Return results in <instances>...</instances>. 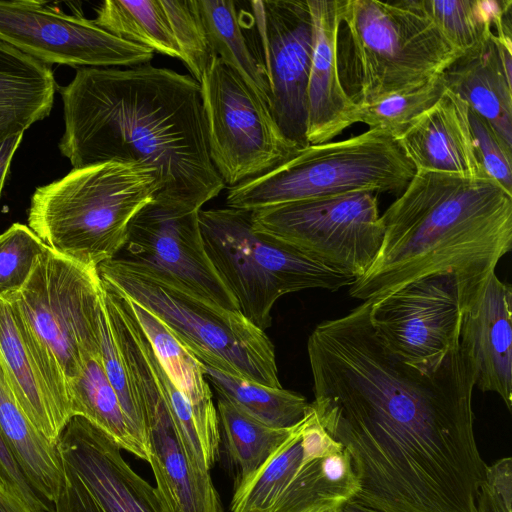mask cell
<instances>
[{"instance_id":"cell-24","label":"cell","mask_w":512,"mask_h":512,"mask_svg":"<svg viewBox=\"0 0 512 512\" xmlns=\"http://www.w3.org/2000/svg\"><path fill=\"white\" fill-rule=\"evenodd\" d=\"M442 76L446 88L512 147L511 66L501 58L495 34L482 47L463 53Z\"/></svg>"},{"instance_id":"cell-32","label":"cell","mask_w":512,"mask_h":512,"mask_svg":"<svg viewBox=\"0 0 512 512\" xmlns=\"http://www.w3.org/2000/svg\"><path fill=\"white\" fill-rule=\"evenodd\" d=\"M446 90L440 75L421 87L396 93L376 102L356 106L354 123H364L369 129L390 133L396 139L427 109L432 107Z\"/></svg>"},{"instance_id":"cell-17","label":"cell","mask_w":512,"mask_h":512,"mask_svg":"<svg viewBox=\"0 0 512 512\" xmlns=\"http://www.w3.org/2000/svg\"><path fill=\"white\" fill-rule=\"evenodd\" d=\"M155 490L165 512H223L209 471L188 456L171 416L169 398L160 386L139 394Z\"/></svg>"},{"instance_id":"cell-13","label":"cell","mask_w":512,"mask_h":512,"mask_svg":"<svg viewBox=\"0 0 512 512\" xmlns=\"http://www.w3.org/2000/svg\"><path fill=\"white\" fill-rule=\"evenodd\" d=\"M369 321L394 357L424 373L435 371L459 345V286L452 273H434L370 301Z\"/></svg>"},{"instance_id":"cell-30","label":"cell","mask_w":512,"mask_h":512,"mask_svg":"<svg viewBox=\"0 0 512 512\" xmlns=\"http://www.w3.org/2000/svg\"><path fill=\"white\" fill-rule=\"evenodd\" d=\"M220 436L238 468L236 485L250 479L273 456L294 429L271 427L217 397Z\"/></svg>"},{"instance_id":"cell-37","label":"cell","mask_w":512,"mask_h":512,"mask_svg":"<svg viewBox=\"0 0 512 512\" xmlns=\"http://www.w3.org/2000/svg\"><path fill=\"white\" fill-rule=\"evenodd\" d=\"M0 485L32 508L50 512L51 507L36 493L8 448L0 431Z\"/></svg>"},{"instance_id":"cell-15","label":"cell","mask_w":512,"mask_h":512,"mask_svg":"<svg viewBox=\"0 0 512 512\" xmlns=\"http://www.w3.org/2000/svg\"><path fill=\"white\" fill-rule=\"evenodd\" d=\"M199 211L154 197L130 222L125 245L114 258L157 271L203 300L239 311L206 254Z\"/></svg>"},{"instance_id":"cell-19","label":"cell","mask_w":512,"mask_h":512,"mask_svg":"<svg viewBox=\"0 0 512 512\" xmlns=\"http://www.w3.org/2000/svg\"><path fill=\"white\" fill-rule=\"evenodd\" d=\"M397 140L416 171L488 178L477 158L469 107L447 88Z\"/></svg>"},{"instance_id":"cell-12","label":"cell","mask_w":512,"mask_h":512,"mask_svg":"<svg viewBox=\"0 0 512 512\" xmlns=\"http://www.w3.org/2000/svg\"><path fill=\"white\" fill-rule=\"evenodd\" d=\"M56 449L62 482L50 512H165L155 488L130 467L121 447L87 419L72 417Z\"/></svg>"},{"instance_id":"cell-28","label":"cell","mask_w":512,"mask_h":512,"mask_svg":"<svg viewBox=\"0 0 512 512\" xmlns=\"http://www.w3.org/2000/svg\"><path fill=\"white\" fill-rule=\"evenodd\" d=\"M71 415L87 419L123 450L149 461V448L133 432L104 372L101 357L87 360L70 389Z\"/></svg>"},{"instance_id":"cell-31","label":"cell","mask_w":512,"mask_h":512,"mask_svg":"<svg viewBox=\"0 0 512 512\" xmlns=\"http://www.w3.org/2000/svg\"><path fill=\"white\" fill-rule=\"evenodd\" d=\"M449 43L462 54L485 45L511 0H415Z\"/></svg>"},{"instance_id":"cell-34","label":"cell","mask_w":512,"mask_h":512,"mask_svg":"<svg viewBox=\"0 0 512 512\" xmlns=\"http://www.w3.org/2000/svg\"><path fill=\"white\" fill-rule=\"evenodd\" d=\"M100 357L106 377L118 397L133 432L148 446L143 413L133 390L120 350L116 344L105 300L101 313Z\"/></svg>"},{"instance_id":"cell-1","label":"cell","mask_w":512,"mask_h":512,"mask_svg":"<svg viewBox=\"0 0 512 512\" xmlns=\"http://www.w3.org/2000/svg\"><path fill=\"white\" fill-rule=\"evenodd\" d=\"M370 301L319 323L307 351L319 423L348 451L380 512H476L487 464L474 431V371L458 345L424 373L394 357L369 321Z\"/></svg>"},{"instance_id":"cell-25","label":"cell","mask_w":512,"mask_h":512,"mask_svg":"<svg viewBox=\"0 0 512 512\" xmlns=\"http://www.w3.org/2000/svg\"><path fill=\"white\" fill-rule=\"evenodd\" d=\"M58 88L51 65L0 39V144L47 117Z\"/></svg>"},{"instance_id":"cell-23","label":"cell","mask_w":512,"mask_h":512,"mask_svg":"<svg viewBox=\"0 0 512 512\" xmlns=\"http://www.w3.org/2000/svg\"><path fill=\"white\" fill-rule=\"evenodd\" d=\"M196 3L212 54L270 108V83L250 3L247 9L234 0Z\"/></svg>"},{"instance_id":"cell-2","label":"cell","mask_w":512,"mask_h":512,"mask_svg":"<svg viewBox=\"0 0 512 512\" xmlns=\"http://www.w3.org/2000/svg\"><path fill=\"white\" fill-rule=\"evenodd\" d=\"M59 91L58 146L73 169L140 163L159 176L154 197L197 210L226 187L209 156L200 84L191 75L150 63L86 67Z\"/></svg>"},{"instance_id":"cell-6","label":"cell","mask_w":512,"mask_h":512,"mask_svg":"<svg viewBox=\"0 0 512 512\" xmlns=\"http://www.w3.org/2000/svg\"><path fill=\"white\" fill-rule=\"evenodd\" d=\"M56 402L71 415L70 389L88 359L100 356L104 290L98 267L48 248L29 278L5 297Z\"/></svg>"},{"instance_id":"cell-22","label":"cell","mask_w":512,"mask_h":512,"mask_svg":"<svg viewBox=\"0 0 512 512\" xmlns=\"http://www.w3.org/2000/svg\"><path fill=\"white\" fill-rule=\"evenodd\" d=\"M0 366L25 415L53 445L69 422L26 341L17 312L0 297Z\"/></svg>"},{"instance_id":"cell-7","label":"cell","mask_w":512,"mask_h":512,"mask_svg":"<svg viewBox=\"0 0 512 512\" xmlns=\"http://www.w3.org/2000/svg\"><path fill=\"white\" fill-rule=\"evenodd\" d=\"M104 284L152 313L202 364L280 388L274 345L240 311L203 300L163 274L119 258L98 266Z\"/></svg>"},{"instance_id":"cell-3","label":"cell","mask_w":512,"mask_h":512,"mask_svg":"<svg viewBox=\"0 0 512 512\" xmlns=\"http://www.w3.org/2000/svg\"><path fill=\"white\" fill-rule=\"evenodd\" d=\"M381 221V248L350 295L375 301L418 277L452 273L462 313L512 245V193L491 178L416 171Z\"/></svg>"},{"instance_id":"cell-36","label":"cell","mask_w":512,"mask_h":512,"mask_svg":"<svg viewBox=\"0 0 512 512\" xmlns=\"http://www.w3.org/2000/svg\"><path fill=\"white\" fill-rule=\"evenodd\" d=\"M476 512H512V459L487 465L476 498Z\"/></svg>"},{"instance_id":"cell-11","label":"cell","mask_w":512,"mask_h":512,"mask_svg":"<svg viewBox=\"0 0 512 512\" xmlns=\"http://www.w3.org/2000/svg\"><path fill=\"white\" fill-rule=\"evenodd\" d=\"M254 230L355 278L376 258L384 227L377 193L358 191L251 211Z\"/></svg>"},{"instance_id":"cell-20","label":"cell","mask_w":512,"mask_h":512,"mask_svg":"<svg viewBox=\"0 0 512 512\" xmlns=\"http://www.w3.org/2000/svg\"><path fill=\"white\" fill-rule=\"evenodd\" d=\"M314 28V45L307 87L309 145L330 142L354 124L356 106L338 77L336 41L341 0H307Z\"/></svg>"},{"instance_id":"cell-27","label":"cell","mask_w":512,"mask_h":512,"mask_svg":"<svg viewBox=\"0 0 512 512\" xmlns=\"http://www.w3.org/2000/svg\"><path fill=\"white\" fill-rule=\"evenodd\" d=\"M95 11L93 21L105 31L181 61L169 0H106Z\"/></svg>"},{"instance_id":"cell-33","label":"cell","mask_w":512,"mask_h":512,"mask_svg":"<svg viewBox=\"0 0 512 512\" xmlns=\"http://www.w3.org/2000/svg\"><path fill=\"white\" fill-rule=\"evenodd\" d=\"M49 247L27 226L12 224L0 234V297L21 289L39 255Z\"/></svg>"},{"instance_id":"cell-38","label":"cell","mask_w":512,"mask_h":512,"mask_svg":"<svg viewBox=\"0 0 512 512\" xmlns=\"http://www.w3.org/2000/svg\"><path fill=\"white\" fill-rule=\"evenodd\" d=\"M23 136L24 134H19L0 144V197L13 155L20 145Z\"/></svg>"},{"instance_id":"cell-21","label":"cell","mask_w":512,"mask_h":512,"mask_svg":"<svg viewBox=\"0 0 512 512\" xmlns=\"http://www.w3.org/2000/svg\"><path fill=\"white\" fill-rule=\"evenodd\" d=\"M125 297L160 365L192 409L206 463L211 470L219 456L221 436L216 406L203 365L158 318Z\"/></svg>"},{"instance_id":"cell-9","label":"cell","mask_w":512,"mask_h":512,"mask_svg":"<svg viewBox=\"0 0 512 512\" xmlns=\"http://www.w3.org/2000/svg\"><path fill=\"white\" fill-rule=\"evenodd\" d=\"M415 174L393 135L369 129L341 141L299 148L269 172L228 188L226 204L254 211L358 191L400 195Z\"/></svg>"},{"instance_id":"cell-26","label":"cell","mask_w":512,"mask_h":512,"mask_svg":"<svg viewBox=\"0 0 512 512\" xmlns=\"http://www.w3.org/2000/svg\"><path fill=\"white\" fill-rule=\"evenodd\" d=\"M0 431L30 485L45 502L53 504L62 482L56 446L51 444L27 418L1 366Z\"/></svg>"},{"instance_id":"cell-4","label":"cell","mask_w":512,"mask_h":512,"mask_svg":"<svg viewBox=\"0 0 512 512\" xmlns=\"http://www.w3.org/2000/svg\"><path fill=\"white\" fill-rule=\"evenodd\" d=\"M461 55L415 0H341L337 70L355 106L421 87Z\"/></svg>"},{"instance_id":"cell-40","label":"cell","mask_w":512,"mask_h":512,"mask_svg":"<svg viewBox=\"0 0 512 512\" xmlns=\"http://www.w3.org/2000/svg\"><path fill=\"white\" fill-rule=\"evenodd\" d=\"M336 512H380L374 510L370 507H367L355 500H350L341 506Z\"/></svg>"},{"instance_id":"cell-41","label":"cell","mask_w":512,"mask_h":512,"mask_svg":"<svg viewBox=\"0 0 512 512\" xmlns=\"http://www.w3.org/2000/svg\"><path fill=\"white\" fill-rule=\"evenodd\" d=\"M332 512H336V511H332Z\"/></svg>"},{"instance_id":"cell-5","label":"cell","mask_w":512,"mask_h":512,"mask_svg":"<svg viewBox=\"0 0 512 512\" xmlns=\"http://www.w3.org/2000/svg\"><path fill=\"white\" fill-rule=\"evenodd\" d=\"M160 189L157 172L140 163L72 169L36 188L28 227L55 252L98 267L122 250L130 222Z\"/></svg>"},{"instance_id":"cell-8","label":"cell","mask_w":512,"mask_h":512,"mask_svg":"<svg viewBox=\"0 0 512 512\" xmlns=\"http://www.w3.org/2000/svg\"><path fill=\"white\" fill-rule=\"evenodd\" d=\"M199 224L216 273L243 316L263 331L283 295L314 288L335 291L355 281L297 247L254 230L249 210H200Z\"/></svg>"},{"instance_id":"cell-35","label":"cell","mask_w":512,"mask_h":512,"mask_svg":"<svg viewBox=\"0 0 512 512\" xmlns=\"http://www.w3.org/2000/svg\"><path fill=\"white\" fill-rule=\"evenodd\" d=\"M469 122L477 158L485 175L512 193V147L487 120L470 108Z\"/></svg>"},{"instance_id":"cell-18","label":"cell","mask_w":512,"mask_h":512,"mask_svg":"<svg viewBox=\"0 0 512 512\" xmlns=\"http://www.w3.org/2000/svg\"><path fill=\"white\" fill-rule=\"evenodd\" d=\"M512 289L493 274L476 304L462 313L459 346L474 387L497 393L512 408Z\"/></svg>"},{"instance_id":"cell-16","label":"cell","mask_w":512,"mask_h":512,"mask_svg":"<svg viewBox=\"0 0 512 512\" xmlns=\"http://www.w3.org/2000/svg\"><path fill=\"white\" fill-rule=\"evenodd\" d=\"M268 73L270 110L284 135L308 144L307 87L314 28L307 0L249 1Z\"/></svg>"},{"instance_id":"cell-14","label":"cell","mask_w":512,"mask_h":512,"mask_svg":"<svg viewBox=\"0 0 512 512\" xmlns=\"http://www.w3.org/2000/svg\"><path fill=\"white\" fill-rule=\"evenodd\" d=\"M0 39L48 65L77 69L128 68L153 58L151 50L43 1L0 0Z\"/></svg>"},{"instance_id":"cell-10","label":"cell","mask_w":512,"mask_h":512,"mask_svg":"<svg viewBox=\"0 0 512 512\" xmlns=\"http://www.w3.org/2000/svg\"><path fill=\"white\" fill-rule=\"evenodd\" d=\"M199 84L209 156L226 187L269 172L300 148L284 135L269 106L217 56Z\"/></svg>"},{"instance_id":"cell-29","label":"cell","mask_w":512,"mask_h":512,"mask_svg":"<svg viewBox=\"0 0 512 512\" xmlns=\"http://www.w3.org/2000/svg\"><path fill=\"white\" fill-rule=\"evenodd\" d=\"M202 365L217 397L271 427H292L312 409L311 403L297 392L257 384Z\"/></svg>"},{"instance_id":"cell-39","label":"cell","mask_w":512,"mask_h":512,"mask_svg":"<svg viewBox=\"0 0 512 512\" xmlns=\"http://www.w3.org/2000/svg\"><path fill=\"white\" fill-rule=\"evenodd\" d=\"M0 512H44L39 511L10 493L0 485Z\"/></svg>"}]
</instances>
